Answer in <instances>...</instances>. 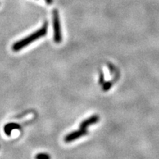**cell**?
Segmentation results:
<instances>
[{"instance_id":"1","label":"cell","mask_w":159,"mask_h":159,"mask_svg":"<svg viewBox=\"0 0 159 159\" xmlns=\"http://www.w3.org/2000/svg\"><path fill=\"white\" fill-rule=\"evenodd\" d=\"M47 31H48V22H44L43 25L41 28H39L37 31L31 33L30 35H27V37L19 40L13 43L12 46V49L14 52H19L24 48H25L27 46L33 42H34L36 40L41 39L47 35Z\"/></svg>"},{"instance_id":"2","label":"cell","mask_w":159,"mask_h":159,"mask_svg":"<svg viewBox=\"0 0 159 159\" xmlns=\"http://www.w3.org/2000/svg\"><path fill=\"white\" fill-rule=\"evenodd\" d=\"M52 23L53 29H54V41L56 43H60L62 41V33H61L60 16L57 9L52 11Z\"/></svg>"},{"instance_id":"3","label":"cell","mask_w":159,"mask_h":159,"mask_svg":"<svg viewBox=\"0 0 159 159\" xmlns=\"http://www.w3.org/2000/svg\"><path fill=\"white\" fill-rule=\"evenodd\" d=\"M88 134L86 130L85 129H80V128L79 130H76V131H73V132L70 133L68 135L65 136L64 138V141L66 143H69L73 142V141L76 140V139L80 138V137L84 136Z\"/></svg>"},{"instance_id":"4","label":"cell","mask_w":159,"mask_h":159,"mask_svg":"<svg viewBox=\"0 0 159 159\" xmlns=\"http://www.w3.org/2000/svg\"><path fill=\"white\" fill-rule=\"evenodd\" d=\"M99 120V117L97 116V115H93L89 117V118L85 119L84 121H83L82 122L80 123V129H85L86 130V128L88 127L91 126V125L96 124L97 122H98Z\"/></svg>"},{"instance_id":"5","label":"cell","mask_w":159,"mask_h":159,"mask_svg":"<svg viewBox=\"0 0 159 159\" xmlns=\"http://www.w3.org/2000/svg\"><path fill=\"white\" fill-rule=\"evenodd\" d=\"M20 128V125L17 123L15 122H10L6 124L4 126V132L7 135V136H10L11 135L12 131L13 130H17V129Z\"/></svg>"},{"instance_id":"6","label":"cell","mask_w":159,"mask_h":159,"mask_svg":"<svg viewBox=\"0 0 159 159\" xmlns=\"http://www.w3.org/2000/svg\"><path fill=\"white\" fill-rule=\"evenodd\" d=\"M35 159H51L50 156L45 152H39L35 156Z\"/></svg>"},{"instance_id":"7","label":"cell","mask_w":159,"mask_h":159,"mask_svg":"<svg viewBox=\"0 0 159 159\" xmlns=\"http://www.w3.org/2000/svg\"><path fill=\"white\" fill-rule=\"evenodd\" d=\"M112 86V83L108 82V83H105L104 85H103V90L104 91H108L110 89L111 87Z\"/></svg>"},{"instance_id":"8","label":"cell","mask_w":159,"mask_h":159,"mask_svg":"<svg viewBox=\"0 0 159 159\" xmlns=\"http://www.w3.org/2000/svg\"><path fill=\"white\" fill-rule=\"evenodd\" d=\"M45 2H47L48 5H51L53 2V0H45Z\"/></svg>"}]
</instances>
